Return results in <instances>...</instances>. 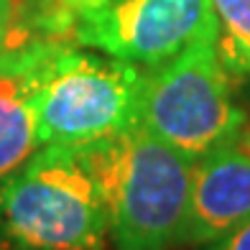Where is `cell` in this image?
Returning a JSON list of instances; mask_svg holds the SVG:
<instances>
[{
  "label": "cell",
  "instance_id": "2",
  "mask_svg": "<svg viewBox=\"0 0 250 250\" xmlns=\"http://www.w3.org/2000/svg\"><path fill=\"white\" fill-rule=\"evenodd\" d=\"M110 220L77 146H41L0 181V250H107Z\"/></svg>",
  "mask_w": 250,
  "mask_h": 250
},
{
  "label": "cell",
  "instance_id": "8",
  "mask_svg": "<svg viewBox=\"0 0 250 250\" xmlns=\"http://www.w3.org/2000/svg\"><path fill=\"white\" fill-rule=\"evenodd\" d=\"M217 21V51L232 79L250 77V0H209Z\"/></svg>",
  "mask_w": 250,
  "mask_h": 250
},
{
  "label": "cell",
  "instance_id": "9",
  "mask_svg": "<svg viewBox=\"0 0 250 250\" xmlns=\"http://www.w3.org/2000/svg\"><path fill=\"white\" fill-rule=\"evenodd\" d=\"M102 3V0H46L43 3V13H41V23L51 36L54 33H66L69 23L77 13Z\"/></svg>",
  "mask_w": 250,
  "mask_h": 250
},
{
  "label": "cell",
  "instance_id": "12",
  "mask_svg": "<svg viewBox=\"0 0 250 250\" xmlns=\"http://www.w3.org/2000/svg\"><path fill=\"white\" fill-rule=\"evenodd\" d=\"M240 146L250 153V128H245V130H243V135H240Z\"/></svg>",
  "mask_w": 250,
  "mask_h": 250
},
{
  "label": "cell",
  "instance_id": "11",
  "mask_svg": "<svg viewBox=\"0 0 250 250\" xmlns=\"http://www.w3.org/2000/svg\"><path fill=\"white\" fill-rule=\"evenodd\" d=\"M13 16H16V0H0V59L8 51L10 31H13Z\"/></svg>",
  "mask_w": 250,
  "mask_h": 250
},
{
  "label": "cell",
  "instance_id": "3",
  "mask_svg": "<svg viewBox=\"0 0 250 250\" xmlns=\"http://www.w3.org/2000/svg\"><path fill=\"white\" fill-rule=\"evenodd\" d=\"M143 77L135 64L49 39L36 69L41 146H84L135 125Z\"/></svg>",
  "mask_w": 250,
  "mask_h": 250
},
{
  "label": "cell",
  "instance_id": "10",
  "mask_svg": "<svg viewBox=\"0 0 250 250\" xmlns=\"http://www.w3.org/2000/svg\"><path fill=\"white\" fill-rule=\"evenodd\" d=\"M204 250H250V222L237 227L235 232L225 235L222 240H214L209 245H204Z\"/></svg>",
  "mask_w": 250,
  "mask_h": 250
},
{
  "label": "cell",
  "instance_id": "1",
  "mask_svg": "<svg viewBox=\"0 0 250 250\" xmlns=\"http://www.w3.org/2000/svg\"><path fill=\"white\" fill-rule=\"evenodd\" d=\"M77 151L102 191L115 250L179 245L194 161L138 123Z\"/></svg>",
  "mask_w": 250,
  "mask_h": 250
},
{
  "label": "cell",
  "instance_id": "6",
  "mask_svg": "<svg viewBox=\"0 0 250 250\" xmlns=\"http://www.w3.org/2000/svg\"><path fill=\"white\" fill-rule=\"evenodd\" d=\"M250 222V153L225 146L194 161L179 245H209Z\"/></svg>",
  "mask_w": 250,
  "mask_h": 250
},
{
  "label": "cell",
  "instance_id": "7",
  "mask_svg": "<svg viewBox=\"0 0 250 250\" xmlns=\"http://www.w3.org/2000/svg\"><path fill=\"white\" fill-rule=\"evenodd\" d=\"M46 41H31L0 59V181L41 148L36 123V69Z\"/></svg>",
  "mask_w": 250,
  "mask_h": 250
},
{
  "label": "cell",
  "instance_id": "4",
  "mask_svg": "<svg viewBox=\"0 0 250 250\" xmlns=\"http://www.w3.org/2000/svg\"><path fill=\"white\" fill-rule=\"evenodd\" d=\"M230 79L217 39L191 43L171 62L146 69L138 125L189 161L232 146L245 130V115L232 102Z\"/></svg>",
  "mask_w": 250,
  "mask_h": 250
},
{
  "label": "cell",
  "instance_id": "5",
  "mask_svg": "<svg viewBox=\"0 0 250 250\" xmlns=\"http://www.w3.org/2000/svg\"><path fill=\"white\" fill-rule=\"evenodd\" d=\"M77 46L156 69L191 43L217 39L209 0H102L69 23Z\"/></svg>",
  "mask_w": 250,
  "mask_h": 250
}]
</instances>
